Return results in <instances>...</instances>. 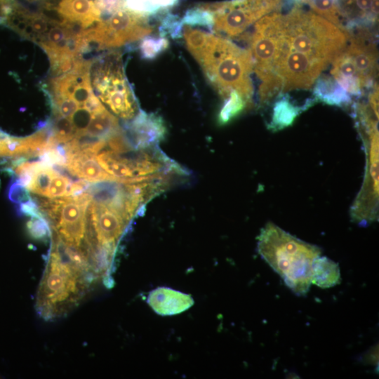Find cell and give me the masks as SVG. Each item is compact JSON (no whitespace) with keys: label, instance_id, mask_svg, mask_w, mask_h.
I'll return each instance as SVG.
<instances>
[{"label":"cell","instance_id":"obj_1","mask_svg":"<svg viewBox=\"0 0 379 379\" xmlns=\"http://www.w3.org/2000/svg\"><path fill=\"white\" fill-rule=\"evenodd\" d=\"M182 30L187 48L222 99L236 90L252 106L253 64L250 51L227 38L187 25Z\"/></svg>","mask_w":379,"mask_h":379},{"label":"cell","instance_id":"obj_2","mask_svg":"<svg viewBox=\"0 0 379 379\" xmlns=\"http://www.w3.org/2000/svg\"><path fill=\"white\" fill-rule=\"evenodd\" d=\"M95 279L89 265L77 250L52 241L37 290V313L45 320L63 317L81 302Z\"/></svg>","mask_w":379,"mask_h":379},{"label":"cell","instance_id":"obj_3","mask_svg":"<svg viewBox=\"0 0 379 379\" xmlns=\"http://www.w3.org/2000/svg\"><path fill=\"white\" fill-rule=\"evenodd\" d=\"M258 251L292 292L299 296L309 292L312 263L321 255V248L295 237L270 222L258 237Z\"/></svg>","mask_w":379,"mask_h":379},{"label":"cell","instance_id":"obj_4","mask_svg":"<svg viewBox=\"0 0 379 379\" xmlns=\"http://www.w3.org/2000/svg\"><path fill=\"white\" fill-rule=\"evenodd\" d=\"M348 32L294 4L283 13L282 47L307 56L326 67L345 48Z\"/></svg>","mask_w":379,"mask_h":379},{"label":"cell","instance_id":"obj_5","mask_svg":"<svg viewBox=\"0 0 379 379\" xmlns=\"http://www.w3.org/2000/svg\"><path fill=\"white\" fill-rule=\"evenodd\" d=\"M283 42V13L279 11L265 15L253 24L250 39L253 71L260 80L259 102L267 105L281 93L274 75L275 63Z\"/></svg>","mask_w":379,"mask_h":379},{"label":"cell","instance_id":"obj_6","mask_svg":"<svg viewBox=\"0 0 379 379\" xmlns=\"http://www.w3.org/2000/svg\"><path fill=\"white\" fill-rule=\"evenodd\" d=\"M354 116L364 142L366 167L362 186L350 212L353 222L366 227L378 218V117L366 107L357 109Z\"/></svg>","mask_w":379,"mask_h":379},{"label":"cell","instance_id":"obj_7","mask_svg":"<svg viewBox=\"0 0 379 379\" xmlns=\"http://www.w3.org/2000/svg\"><path fill=\"white\" fill-rule=\"evenodd\" d=\"M90 74L94 93L114 114L126 121L137 115L138 106L119 52H108L92 60Z\"/></svg>","mask_w":379,"mask_h":379},{"label":"cell","instance_id":"obj_8","mask_svg":"<svg viewBox=\"0 0 379 379\" xmlns=\"http://www.w3.org/2000/svg\"><path fill=\"white\" fill-rule=\"evenodd\" d=\"M100 166L115 180L121 182H140L161 175L183 173L156 147L117 152L106 147L97 154Z\"/></svg>","mask_w":379,"mask_h":379},{"label":"cell","instance_id":"obj_9","mask_svg":"<svg viewBox=\"0 0 379 379\" xmlns=\"http://www.w3.org/2000/svg\"><path fill=\"white\" fill-rule=\"evenodd\" d=\"M89 202L86 192L77 197H63L41 202L39 208L48 223L51 237L87 252L86 236Z\"/></svg>","mask_w":379,"mask_h":379},{"label":"cell","instance_id":"obj_10","mask_svg":"<svg viewBox=\"0 0 379 379\" xmlns=\"http://www.w3.org/2000/svg\"><path fill=\"white\" fill-rule=\"evenodd\" d=\"M284 1L230 0L195 6L213 15V30L215 33L235 37L265 15L279 11Z\"/></svg>","mask_w":379,"mask_h":379},{"label":"cell","instance_id":"obj_11","mask_svg":"<svg viewBox=\"0 0 379 379\" xmlns=\"http://www.w3.org/2000/svg\"><path fill=\"white\" fill-rule=\"evenodd\" d=\"M149 18L126 8L103 18L88 33L91 49L117 48L142 39L153 30Z\"/></svg>","mask_w":379,"mask_h":379},{"label":"cell","instance_id":"obj_12","mask_svg":"<svg viewBox=\"0 0 379 379\" xmlns=\"http://www.w3.org/2000/svg\"><path fill=\"white\" fill-rule=\"evenodd\" d=\"M38 9L50 19L77 31L86 32L102 19L94 0H42Z\"/></svg>","mask_w":379,"mask_h":379},{"label":"cell","instance_id":"obj_13","mask_svg":"<svg viewBox=\"0 0 379 379\" xmlns=\"http://www.w3.org/2000/svg\"><path fill=\"white\" fill-rule=\"evenodd\" d=\"M124 133L134 148L154 147L165 137L166 127L160 116L140 111L126 124Z\"/></svg>","mask_w":379,"mask_h":379},{"label":"cell","instance_id":"obj_14","mask_svg":"<svg viewBox=\"0 0 379 379\" xmlns=\"http://www.w3.org/2000/svg\"><path fill=\"white\" fill-rule=\"evenodd\" d=\"M347 24V31L371 29L378 17V0H338Z\"/></svg>","mask_w":379,"mask_h":379},{"label":"cell","instance_id":"obj_15","mask_svg":"<svg viewBox=\"0 0 379 379\" xmlns=\"http://www.w3.org/2000/svg\"><path fill=\"white\" fill-rule=\"evenodd\" d=\"M147 302L157 314L162 316L180 314L194 304L191 295L167 287L152 290Z\"/></svg>","mask_w":379,"mask_h":379},{"label":"cell","instance_id":"obj_16","mask_svg":"<svg viewBox=\"0 0 379 379\" xmlns=\"http://www.w3.org/2000/svg\"><path fill=\"white\" fill-rule=\"evenodd\" d=\"M331 63V74L335 82L350 96H360L367 87L345 48Z\"/></svg>","mask_w":379,"mask_h":379},{"label":"cell","instance_id":"obj_17","mask_svg":"<svg viewBox=\"0 0 379 379\" xmlns=\"http://www.w3.org/2000/svg\"><path fill=\"white\" fill-rule=\"evenodd\" d=\"M65 168L71 174L91 183L115 180L100 166L96 154L90 150H83L73 154Z\"/></svg>","mask_w":379,"mask_h":379},{"label":"cell","instance_id":"obj_18","mask_svg":"<svg viewBox=\"0 0 379 379\" xmlns=\"http://www.w3.org/2000/svg\"><path fill=\"white\" fill-rule=\"evenodd\" d=\"M341 282L338 262L326 256H318L312 266V284L321 288L333 287Z\"/></svg>","mask_w":379,"mask_h":379},{"label":"cell","instance_id":"obj_19","mask_svg":"<svg viewBox=\"0 0 379 379\" xmlns=\"http://www.w3.org/2000/svg\"><path fill=\"white\" fill-rule=\"evenodd\" d=\"M314 89L317 98L326 104L347 106L351 102V96L331 77L318 78Z\"/></svg>","mask_w":379,"mask_h":379},{"label":"cell","instance_id":"obj_20","mask_svg":"<svg viewBox=\"0 0 379 379\" xmlns=\"http://www.w3.org/2000/svg\"><path fill=\"white\" fill-rule=\"evenodd\" d=\"M294 4L306 5L311 11L347 31V24L338 0H293Z\"/></svg>","mask_w":379,"mask_h":379},{"label":"cell","instance_id":"obj_21","mask_svg":"<svg viewBox=\"0 0 379 379\" xmlns=\"http://www.w3.org/2000/svg\"><path fill=\"white\" fill-rule=\"evenodd\" d=\"M304 107L294 105L286 97L279 98L274 104L268 128L273 131L291 126Z\"/></svg>","mask_w":379,"mask_h":379},{"label":"cell","instance_id":"obj_22","mask_svg":"<svg viewBox=\"0 0 379 379\" xmlns=\"http://www.w3.org/2000/svg\"><path fill=\"white\" fill-rule=\"evenodd\" d=\"M121 130L117 119L105 109L93 115L84 134L107 140Z\"/></svg>","mask_w":379,"mask_h":379},{"label":"cell","instance_id":"obj_23","mask_svg":"<svg viewBox=\"0 0 379 379\" xmlns=\"http://www.w3.org/2000/svg\"><path fill=\"white\" fill-rule=\"evenodd\" d=\"M223 100L218 118L220 124L228 123L242 111L251 107L245 98L236 90H232Z\"/></svg>","mask_w":379,"mask_h":379},{"label":"cell","instance_id":"obj_24","mask_svg":"<svg viewBox=\"0 0 379 379\" xmlns=\"http://www.w3.org/2000/svg\"><path fill=\"white\" fill-rule=\"evenodd\" d=\"M53 166L38 161L30 185L27 190L35 194L46 197L52 178L58 173Z\"/></svg>","mask_w":379,"mask_h":379},{"label":"cell","instance_id":"obj_25","mask_svg":"<svg viewBox=\"0 0 379 379\" xmlns=\"http://www.w3.org/2000/svg\"><path fill=\"white\" fill-rule=\"evenodd\" d=\"M139 50L141 57L152 60L165 51L168 47V41L164 36H144L141 39Z\"/></svg>","mask_w":379,"mask_h":379},{"label":"cell","instance_id":"obj_26","mask_svg":"<svg viewBox=\"0 0 379 379\" xmlns=\"http://www.w3.org/2000/svg\"><path fill=\"white\" fill-rule=\"evenodd\" d=\"M182 25L187 26H201L208 30H213V15L206 11L201 10L195 6L188 9L182 18Z\"/></svg>","mask_w":379,"mask_h":379},{"label":"cell","instance_id":"obj_27","mask_svg":"<svg viewBox=\"0 0 379 379\" xmlns=\"http://www.w3.org/2000/svg\"><path fill=\"white\" fill-rule=\"evenodd\" d=\"M124 8L148 18L161 11L159 0H125Z\"/></svg>","mask_w":379,"mask_h":379},{"label":"cell","instance_id":"obj_28","mask_svg":"<svg viewBox=\"0 0 379 379\" xmlns=\"http://www.w3.org/2000/svg\"><path fill=\"white\" fill-rule=\"evenodd\" d=\"M183 25L181 19L176 15L166 13L161 20L160 34L164 36L169 34L173 39L180 37Z\"/></svg>","mask_w":379,"mask_h":379},{"label":"cell","instance_id":"obj_29","mask_svg":"<svg viewBox=\"0 0 379 379\" xmlns=\"http://www.w3.org/2000/svg\"><path fill=\"white\" fill-rule=\"evenodd\" d=\"M71 184L67 177L58 173L51 181L46 197L55 199L66 197Z\"/></svg>","mask_w":379,"mask_h":379},{"label":"cell","instance_id":"obj_30","mask_svg":"<svg viewBox=\"0 0 379 379\" xmlns=\"http://www.w3.org/2000/svg\"><path fill=\"white\" fill-rule=\"evenodd\" d=\"M31 218L27 223V228L32 237L41 239L51 234L48 223L42 215Z\"/></svg>","mask_w":379,"mask_h":379},{"label":"cell","instance_id":"obj_31","mask_svg":"<svg viewBox=\"0 0 379 379\" xmlns=\"http://www.w3.org/2000/svg\"><path fill=\"white\" fill-rule=\"evenodd\" d=\"M124 1L125 0H94L102 18L124 8Z\"/></svg>","mask_w":379,"mask_h":379},{"label":"cell","instance_id":"obj_32","mask_svg":"<svg viewBox=\"0 0 379 379\" xmlns=\"http://www.w3.org/2000/svg\"><path fill=\"white\" fill-rule=\"evenodd\" d=\"M28 192L25 187L15 181L10 187L8 197L12 201L21 204L31 199Z\"/></svg>","mask_w":379,"mask_h":379},{"label":"cell","instance_id":"obj_33","mask_svg":"<svg viewBox=\"0 0 379 379\" xmlns=\"http://www.w3.org/2000/svg\"><path fill=\"white\" fill-rule=\"evenodd\" d=\"M180 0H159L161 11H167L168 9L175 6Z\"/></svg>","mask_w":379,"mask_h":379},{"label":"cell","instance_id":"obj_34","mask_svg":"<svg viewBox=\"0 0 379 379\" xmlns=\"http://www.w3.org/2000/svg\"><path fill=\"white\" fill-rule=\"evenodd\" d=\"M27 1H31V2H35V1H42V0H27Z\"/></svg>","mask_w":379,"mask_h":379},{"label":"cell","instance_id":"obj_35","mask_svg":"<svg viewBox=\"0 0 379 379\" xmlns=\"http://www.w3.org/2000/svg\"><path fill=\"white\" fill-rule=\"evenodd\" d=\"M6 135V134L3 133L2 132L0 131V137H3Z\"/></svg>","mask_w":379,"mask_h":379}]
</instances>
